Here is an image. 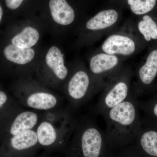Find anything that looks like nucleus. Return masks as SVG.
Wrapping results in <instances>:
<instances>
[{"label": "nucleus", "mask_w": 157, "mask_h": 157, "mask_svg": "<svg viewBox=\"0 0 157 157\" xmlns=\"http://www.w3.org/2000/svg\"><path fill=\"white\" fill-rule=\"evenodd\" d=\"M103 116L106 121L105 133L109 144L122 145L136 138L140 130V122L138 103L134 93Z\"/></svg>", "instance_id": "f257e3e1"}, {"label": "nucleus", "mask_w": 157, "mask_h": 157, "mask_svg": "<svg viewBox=\"0 0 157 157\" xmlns=\"http://www.w3.org/2000/svg\"><path fill=\"white\" fill-rule=\"evenodd\" d=\"M108 143L103 132L90 117L76 118L71 139L63 157H101Z\"/></svg>", "instance_id": "f03ea898"}, {"label": "nucleus", "mask_w": 157, "mask_h": 157, "mask_svg": "<svg viewBox=\"0 0 157 157\" xmlns=\"http://www.w3.org/2000/svg\"><path fill=\"white\" fill-rule=\"evenodd\" d=\"M76 118L73 115L62 120L50 122L40 119L36 128L41 149L49 153L64 152L71 139Z\"/></svg>", "instance_id": "7ed1b4c3"}, {"label": "nucleus", "mask_w": 157, "mask_h": 157, "mask_svg": "<svg viewBox=\"0 0 157 157\" xmlns=\"http://www.w3.org/2000/svg\"><path fill=\"white\" fill-rule=\"evenodd\" d=\"M16 95L23 108L42 112L62 107L64 100V98L35 85H23Z\"/></svg>", "instance_id": "20e7f679"}, {"label": "nucleus", "mask_w": 157, "mask_h": 157, "mask_svg": "<svg viewBox=\"0 0 157 157\" xmlns=\"http://www.w3.org/2000/svg\"><path fill=\"white\" fill-rule=\"evenodd\" d=\"M91 79L83 70L76 71L70 77L64 94L68 101V107L73 112L92 98L94 90L92 88Z\"/></svg>", "instance_id": "39448f33"}, {"label": "nucleus", "mask_w": 157, "mask_h": 157, "mask_svg": "<svg viewBox=\"0 0 157 157\" xmlns=\"http://www.w3.org/2000/svg\"><path fill=\"white\" fill-rule=\"evenodd\" d=\"M9 156L33 157L41 149L36 129L29 130L9 139Z\"/></svg>", "instance_id": "423d86ee"}, {"label": "nucleus", "mask_w": 157, "mask_h": 157, "mask_svg": "<svg viewBox=\"0 0 157 157\" xmlns=\"http://www.w3.org/2000/svg\"><path fill=\"white\" fill-rule=\"evenodd\" d=\"M131 93L128 83L120 79L108 87L102 94L95 107L96 114L102 115L109 109L126 100Z\"/></svg>", "instance_id": "0eeeda50"}, {"label": "nucleus", "mask_w": 157, "mask_h": 157, "mask_svg": "<svg viewBox=\"0 0 157 157\" xmlns=\"http://www.w3.org/2000/svg\"><path fill=\"white\" fill-rule=\"evenodd\" d=\"M102 49L108 54L128 56L135 52V42L128 37L113 35L110 36L103 43Z\"/></svg>", "instance_id": "6e6552de"}, {"label": "nucleus", "mask_w": 157, "mask_h": 157, "mask_svg": "<svg viewBox=\"0 0 157 157\" xmlns=\"http://www.w3.org/2000/svg\"><path fill=\"white\" fill-rule=\"evenodd\" d=\"M45 63L48 70L56 79L63 81L68 75V70L64 65L63 55L56 46L49 48L45 57Z\"/></svg>", "instance_id": "1a4fd4ad"}, {"label": "nucleus", "mask_w": 157, "mask_h": 157, "mask_svg": "<svg viewBox=\"0 0 157 157\" xmlns=\"http://www.w3.org/2000/svg\"><path fill=\"white\" fill-rule=\"evenodd\" d=\"M49 6L52 18L57 23L67 25L73 22L75 12L66 0H50Z\"/></svg>", "instance_id": "9d476101"}, {"label": "nucleus", "mask_w": 157, "mask_h": 157, "mask_svg": "<svg viewBox=\"0 0 157 157\" xmlns=\"http://www.w3.org/2000/svg\"><path fill=\"white\" fill-rule=\"evenodd\" d=\"M118 63L117 57L113 55L99 54L93 57L90 60V70L94 75H102L114 69Z\"/></svg>", "instance_id": "9b49d317"}, {"label": "nucleus", "mask_w": 157, "mask_h": 157, "mask_svg": "<svg viewBox=\"0 0 157 157\" xmlns=\"http://www.w3.org/2000/svg\"><path fill=\"white\" fill-rule=\"evenodd\" d=\"M4 54L9 61L18 65H25L33 60L35 52L33 48H19L12 44L5 47Z\"/></svg>", "instance_id": "f8f14e48"}, {"label": "nucleus", "mask_w": 157, "mask_h": 157, "mask_svg": "<svg viewBox=\"0 0 157 157\" xmlns=\"http://www.w3.org/2000/svg\"><path fill=\"white\" fill-rule=\"evenodd\" d=\"M118 17L117 12L115 10L110 9L101 11L88 21L86 28L92 30L107 28L116 22Z\"/></svg>", "instance_id": "ddd939ff"}, {"label": "nucleus", "mask_w": 157, "mask_h": 157, "mask_svg": "<svg viewBox=\"0 0 157 157\" xmlns=\"http://www.w3.org/2000/svg\"><path fill=\"white\" fill-rule=\"evenodd\" d=\"M39 39V32L32 27H27L11 40L12 45L21 48H31L38 42Z\"/></svg>", "instance_id": "4468645a"}, {"label": "nucleus", "mask_w": 157, "mask_h": 157, "mask_svg": "<svg viewBox=\"0 0 157 157\" xmlns=\"http://www.w3.org/2000/svg\"><path fill=\"white\" fill-rule=\"evenodd\" d=\"M157 74V50L153 51L147 57L145 63L140 67L138 75L142 83L149 85Z\"/></svg>", "instance_id": "2eb2a0df"}, {"label": "nucleus", "mask_w": 157, "mask_h": 157, "mask_svg": "<svg viewBox=\"0 0 157 157\" xmlns=\"http://www.w3.org/2000/svg\"><path fill=\"white\" fill-rule=\"evenodd\" d=\"M139 144L144 151L153 157H157V132L148 131L141 132L139 130L137 136Z\"/></svg>", "instance_id": "dca6fc26"}, {"label": "nucleus", "mask_w": 157, "mask_h": 157, "mask_svg": "<svg viewBox=\"0 0 157 157\" xmlns=\"http://www.w3.org/2000/svg\"><path fill=\"white\" fill-rule=\"evenodd\" d=\"M138 27L146 41L157 39V25L150 16L144 15L143 20L138 24Z\"/></svg>", "instance_id": "f3484780"}, {"label": "nucleus", "mask_w": 157, "mask_h": 157, "mask_svg": "<svg viewBox=\"0 0 157 157\" xmlns=\"http://www.w3.org/2000/svg\"><path fill=\"white\" fill-rule=\"evenodd\" d=\"M132 12L137 15L146 14L154 8L156 0H128Z\"/></svg>", "instance_id": "a211bd4d"}, {"label": "nucleus", "mask_w": 157, "mask_h": 157, "mask_svg": "<svg viewBox=\"0 0 157 157\" xmlns=\"http://www.w3.org/2000/svg\"><path fill=\"white\" fill-rule=\"evenodd\" d=\"M24 0H6V6L9 9L15 10L20 6Z\"/></svg>", "instance_id": "6ab92c4d"}, {"label": "nucleus", "mask_w": 157, "mask_h": 157, "mask_svg": "<svg viewBox=\"0 0 157 157\" xmlns=\"http://www.w3.org/2000/svg\"><path fill=\"white\" fill-rule=\"evenodd\" d=\"M9 102V98L7 94L3 91L0 90V110L6 107Z\"/></svg>", "instance_id": "aec40b11"}, {"label": "nucleus", "mask_w": 157, "mask_h": 157, "mask_svg": "<svg viewBox=\"0 0 157 157\" xmlns=\"http://www.w3.org/2000/svg\"><path fill=\"white\" fill-rule=\"evenodd\" d=\"M33 157H57L55 156L52 155V154L46 152L44 151V152L41 154L37 155L36 156Z\"/></svg>", "instance_id": "412c9836"}, {"label": "nucleus", "mask_w": 157, "mask_h": 157, "mask_svg": "<svg viewBox=\"0 0 157 157\" xmlns=\"http://www.w3.org/2000/svg\"><path fill=\"white\" fill-rule=\"evenodd\" d=\"M152 111L155 116L157 117V103L155 104L154 106L153 107Z\"/></svg>", "instance_id": "4be33fe9"}, {"label": "nucleus", "mask_w": 157, "mask_h": 157, "mask_svg": "<svg viewBox=\"0 0 157 157\" xmlns=\"http://www.w3.org/2000/svg\"><path fill=\"white\" fill-rule=\"evenodd\" d=\"M2 15L3 10L2 9V7H1V5H0V22H1V21H2Z\"/></svg>", "instance_id": "5701e85b"}]
</instances>
